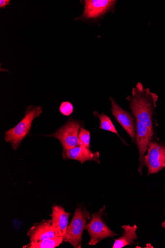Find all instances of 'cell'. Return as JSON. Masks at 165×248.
Masks as SVG:
<instances>
[{
	"label": "cell",
	"mask_w": 165,
	"mask_h": 248,
	"mask_svg": "<svg viewBox=\"0 0 165 248\" xmlns=\"http://www.w3.org/2000/svg\"><path fill=\"white\" fill-rule=\"evenodd\" d=\"M158 99L156 94L151 92L149 88L145 89L140 82L133 88L132 95L127 98L136 120L144 124L153 133L155 108Z\"/></svg>",
	"instance_id": "1"
},
{
	"label": "cell",
	"mask_w": 165,
	"mask_h": 248,
	"mask_svg": "<svg viewBox=\"0 0 165 248\" xmlns=\"http://www.w3.org/2000/svg\"><path fill=\"white\" fill-rule=\"evenodd\" d=\"M40 106H30L28 107L24 117L15 127L5 133V140L9 143L15 150L20 146L22 141L30 132L33 120L42 114Z\"/></svg>",
	"instance_id": "2"
},
{
	"label": "cell",
	"mask_w": 165,
	"mask_h": 248,
	"mask_svg": "<svg viewBox=\"0 0 165 248\" xmlns=\"http://www.w3.org/2000/svg\"><path fill=\"white\" fill-rule=\"evenodd\" d=\"M90 214L86 210L77 207L74 217L67 228L64 241L75 248L82 246V235L86 229L87 221L90 219Z\"/></svg>",
	"instance_id": "3"
},
{
	"label": "cell",
	"mask_w": 165,
	"mask_h": 248,
	"mask_svg": "<svg viewBox=\"0 0 165 248\" xmlns=\"http://www.w3.org/2000/svg\"><path fill=\"white\" fill-rule=\"evenodd\" d=\"M105 206L97 213L92 215V217L87 225L86 229L90 237L89 245L95 246L105 238L119 236L112 232L103 219V214Z\"/></svg>",
	"instance_id": "4"
},
{
	"label": "cell",
	"mask_w": 165,
	"mask_h": 248,
	"mask_svg": "<svg viewBox=\"0 0 165 248\" xmlns=\"http://www.w3.org/2000/svg\"><path fill=\"white\" fill-rule=\"evenodd\" d=\"M81 124L72 118L55 133L48 137L57 139L61 143L63 150H68L79 146L78 135Z\"/></svg>",
	"instance_id": "5"
},
{
	"label": "cell",
	"mask_w": 165,
	"mask_h": 248,
	"mask_svg": "<svg viewBox=\"0 0 165 248\" xmlns=\"http://www.w3.org/2000/svg\"><path fill=\"white\" fill-rule=\"evenodd\" d=\"M144 165L148 168V175L157 173L165 168V147L151 141L145 156Z\"/></svg>",
	"instance_id": "6"
},
{
	"label": "cell",
	"mask_w": 165,
	"mask_h": 248,
	"mask_svg": "<svg viewBox=\"0 0 165 248\" xmlns=\"http://www.w3.org/2000/svg\"><path fill=\"white\" fill-rule=\"evenodd\" d=\"M117 1L87 0L83 14L77 19H90L100 17L114 9Z\"/></svg>",
	"instance_id": "7"
},
{
	"label": "cell",
	"mask_w": 165,
	"mask_h": 248,
	"mask_svg": "<svg viewBox=\"0 0 165 248\" xmlns=\"http://www.w3.org/2000/svg\"><path fill=\"white\" fill-rule=\"evenodd\" d=\"M136 141L139 153V166L138 171L142 174L144 166L145 154L148 151L150 143L153 138L154 133L144 124L136 120Z\"/></svg>",
	"instance_id": "8"
},
{
	"label": "cell",
	"mask_w": 165,
	"mask_h": 248,
	"mask_svg": "<svg viewBox=\"0 0 165 248\" xmlns=\"http://www.w3.org/2000/svg\"><path fill=\"white\" fill-rule=\"evenodd\" d=\"M112 114L120 125L129 134L133 142L136 138V124L134 118L129 112L118 104L115 99L110 98Z\"/></svg>",
	"instance_id": "9"
},
{
	"label": "cell",
	"mask_w": 165,
	"mask_h": 248,
	"mask_svg": "<svg viewBox=\"0 0 165 248\" xmlns=\"http://www.w3.org/2000/svg\"><path fill=\"white\" fill-rule=\"evenodd\" d=\"M30 242L40 241L57 236L53 227L52 220H43L36 223L28 232Z\"/></svg>",
	"instance_id": "10"
},
{
	"label": "cell",
	"mask_w": 165,
	"mask_h": 248,
	"mask_svg": "<svg viewBox=\"0 0 165 248\" xmlns=\"http://www.w3.org/2000/svg\"><path fill=\"white\" fill-rule=\"evenodd\" d=\"M62 156L64 160H74L80 162L82 164L87 161L100 163L99 152H93L90 149L80 146L63 150Z\"/></svg>",
	"instance_id": "11"
},
{
	"label": "cell",
	"mask_w": 165,
	"mask_h": 248,
	"mask_svg": "<svg viewBox=\"0 0 165 248\" xmlns=\"http://www.w3.org/2000/svg\"><path fill=\"white\" fill-rule=\"evenodd\" d=\"M52 224L57 236L64 239L68 228L69 213L66 212L60 206L55 205L52 208Z\"/></svg>",
	"instance_id": "12"
},
{
	"label": "cell",
	"mask_w": 165,
	"mask_h": 248,
	"mask_svg": "<svg viewBox=\"0 0 165 248\" xmlns=\"http://www.w3.org/2000/svg\"><path fill=\"white\" fill-rule=\"evenodd\" d=\"M124 233L122 237L115 240L113 248H121L126 246L131 245L135 243V241L137 238L136 232L137 227L136 225L133 226L130 225H124L122 227Z\"/></svg>",
	"instance_id": "13"
},
{
	"label": "cell",
	"mask_w": 165,
	"mask_h": 248,
	"mask_svg": "<svg viewBox=\"0 0 165 248\" xmlns=\"http://www.w3.org/2000/svg\"><path fill=\"white\" fill-rule=\"evenodd\" d=\"M64 241L61 237L56 236L52 238L45 239L40 241L30 242L23 248H55L59 246Z\"/></svg>",
	"instance_id": "14"
},
{
	"label": "cell",
	"mask_w": 165,
	"mask_h": 248,
	"mask_svg": "<svg viewBox=\"0 0 165 248\" xmlns=\"http://www.w3.org/2000/svg\"><path fill=\"white\" fill-rule=\"evenodd\" d=\"M93 114L96 117H98L100 119L101 122L100 128L101 129L114 133L116 134L119 135V136L120 137V135H119V133H118L114 125L113 124L109 117L105 115L104 113L100 114L98 112L96 111H94Z\"/></svg>",
	"instance_id": "15"
},
{
	"label": "cell",
	"mask_w": 165,
	"mask_h": 248,
	"mask_svg": "<svg viewBox=\"0 0 165 248\" xmlns=\"http://www.w3.org/2000/svg\"><path fill=\"white\" fill-rule=\"evenodd\" d=\"M79 146L90 149V132L81 127L78 135Z\"/></svg>",
	"instance_id": "16"
},
{
	"label": "cell",
	"mask_w": 165,
	"mask_h": 248,
	"mask_svg": "<svg viewBox=\"0 0 165 248\" xmlns=\"http://www.w3.org/2000/svg\"><path fill=\"white\" fill-rule=\"evenodd\" d=\"M60 110L62 115L68 117L73 113L74 106L69 102H63L60 106Z\"/></svg>",
	"instance_id": "17"
},
{
	"label": "cell",
	"mask_w": 165,
	"mask_h": 248,
	"mask_svg": "<svg viewBox=\"0 0 165 248\" xmlns=\"http://www.w3.org/2000/svg\"><path fill=\"white\" fill-rule=\"evenodd\" d=\"M10 2V0H1L0 1V8H5Z\"/></svg>",
	"instance_id": "18"
},
{
	"label": "cell",
	"mask_w": 165,
	"mask_h": 248,
	"mask_svg": "<svg viewBox=\"0 0 165 248\" xmlns=\"http://www.w3.org/2000/svg\"><path fill=\"white\" fill-rule=\"evenodd\" d=\"M162 226L165 229V220L162 223Z\"/></svg>",
	"instance_id": "19"
}]
</instances>
